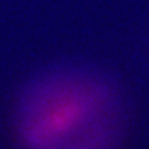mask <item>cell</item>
Instances as JSON below:
<instances>
[{
	"mask_svg": "<svg viewBox=\"0 0 149 149\" xmlns=\"http://www.w3.org/2000/svg\"><path fill=\"white\" fill-rule=\"evenodd\" d=\"M13 123L25 149H117L125 111L116 88L103 77L56 67L23 86Z\"/></svg>",
	"mask_w": 149,
	"mask_h": 149,
	"instance_id": "1",
	"label": "cell"
}]
</instances>
